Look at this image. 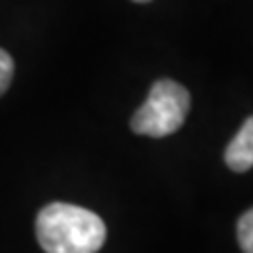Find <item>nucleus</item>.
<instances>
[{"instance_id": "1", "label": "nucleus", "mask_w": 253, "mask_h": 253, "mask_svg": "<svg viewBox=\"0 0 253 253\" xmlns=\"http://www.w3.org/2000/svg\"><path fill=\"white\" fill-rule=\"evenodd\" d=\"M36 236L44 253H97L106 243V224L84 207L51 203L36 217Z\"/></svg>"}, {"instance_id": "5", "label": "nucleus", "mask_w": 253, "mask_h": 253, "mask_svg": "<svg viewBox=\"0 0 253 253\" xmlns=\"http://www.w3.org/2000/svg\"><path fill=\"white\" fill-rule=\"evenodd\" d=\"M13 72H15V63L13 57L4 49H0V95H2L13 81Z\"/></svg>"}, {"instance_id": "4", "label": "nucleus", "mask_w": 253, "mask_h": 253, "mask_svg": "<svg viewBox=\"0 0 253 253\" xmlns=\"http://www.w3.org/2000/svg\"><path fill=\"white\" fill-rule=\"evenodd\" d=\"M239 245L243 253H253V207L239 219Z\"/></svg>"}, {"instance_id": "3", "label": "nucleus", "mask_w": 253, "mask_h": 253, "mask_svg": "<svg viewBox=\"0 0 253 253\" xmlns=\"http://www.w3.org/2000/svg\"><path fill=\"white\" fill-rule=\"evenodd\" d=\"M226 165L236 173H245L253 167V116H249L234 139L224 152Z\"/></svg>"}, {"instance_id": "6", "label": "nucleus", "mask_w": 253, "mask_h": 253, "mask_svg": "<svg viewBox=\"0 0 253 253\" xmlns=\"http://www.w3.org/2000/svg\"><path fill=\"white\" fill-rule=\"evenodd\" d=\"M133 2H150V0H133Z\"/></svg>"}, {"instance_id": "2", "label": "nucleus", "mask_w": 253, "mask_h": 253, "mask_svg": "<svg viewBox=\"0 0 253 253\" xmlns=\"http://www.w3.org/2000/svg\"><path fill=\"white\" fill-rule=\"evenodd\" d=\"M190 110V93L175 81L163 78L152 84L148 99L131 118V129L137 135L167 137L181 129Z\"/></svg>"}]
</instances>
